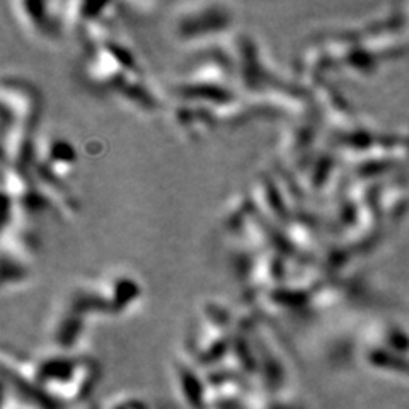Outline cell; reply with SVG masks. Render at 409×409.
Listing matches in <instances>:
<instances>
[{
    "instance_id": "6da1fadb",
    "label": "cell",
    "mask_w": 409,
    "mask_h": 409,
    "mask_svg": "<svg viewBox=\"0 0 409 409\" xmlns=\"http://www.w3.org/2000/svg\"><path fill=\"white\" fill-rule=\"evenodd\" d=\"M3 166L26 173L33 159V131L40 116V94L26 80H2Z\"/></svg>"
},
{
    "instance_id": "7a4b0ae2",
    "label": "cell",
    "mask_w": 409,
    "mask_h": 409,
    "mask_svg": "<svg viewBox=\"0 0 409 409\" xmlns=\"http://www.w3.org/2000/svg\"><path fill=\"white\" fill-rule=\"evenodd\" d=\"M12 7H16L21 21L36 36L48 38V40H53V38L58 36L62 19H65V17H63V12H49V9L53 7L52 2L16 3Z\"/></svg>"
}]
</instances>
